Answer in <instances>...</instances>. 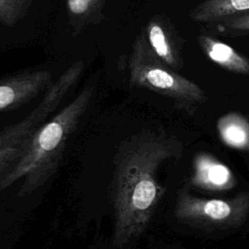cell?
Listing matches in <instances>:
<instances>
[{
    "label": "cell",
    "mask_w": 249,
    "mask_h": 249,
    "mask_svg": "<svg viewBox=\"0 0 249 249\" xmlns=\"http://www.w3.org/2000/svg\"><path fill=\"white\" fill-rule=\"evenodd\" d=\"M182 149L179 139L150 130L132 135L119 146L110 184L113 247L124 248L146 230L164 194L158 170L166 160L180 157Z\"/></svg>",
    "instance_id": "6da1fadb"
},
{
    "label": "cell",
    "mask_w": 249,
    "mask_h": 249,
    "mask_svg": "<svg viewBox=\"0 0 249 249\" xmlns=\"http://www.w3.org/2000/svg\"><path fill=\"white\" fill-rule=\"evenodd\" d=\"M105 0H66L67 13L75 31H80L89 24L97 23L102 18Z\"/></svg>",
    "instance_id": "8fae6325"
},
{
    "label": "cell",
    "mask_w": 249,
    "mask_h": 249,
    "mask_svg": "<svg viewBox=\"0 0 249 249\" xmlns=\"http://www.w3.org/2000/svg\"><path fill=\"white\" fill-rule=\"evenodd\" d=\"M142 34L152 52L163 63L172 69L180 67L178 53L171 39V34L160 18L154 17L151 18Z\"/></svg>",
    "instance_id": "ba28073f"
},
{
    "label": "cell",
    "mask_w": 249,
    "mask_h": 249,
    "mask_svg": "<svg viewBox=\"0 0 249 249\" xmlns=\"http://www.w3.org/2000/svg\"><path fill=\"white\" fill-rule=\"evenodd\" d=\"M249 214V193L230 199L201 198L184 190L178 192L174 215L182 223L211 229L236 228Z\"/></svg>",
    "instance_id": "5b68a950"
},
{
    "label": "cell",
    "mask_w": 249,
    "mask_h": 249,
    "mask_svg": "<svg viewBox=\"0 0 249 249\" xmlns=\"http://www.w3.org/2000/svg\"><path fill=\"white\" fill-rule=\"evenodd\" d=\"M78 82L79 77L74 71L65 70L44 91L41 101L27 116L0 129V178L18 162L34 131L47 121Z\"/></svg>",
    "instance_id": "277c9868"
},
{
    "label": "cell",
    "mask_w": 249,
    "mask_h": 249,
    "mask_svg": "<svg viewBox=\"0 0 249 249\" xmlns=\"http://www.w3.org/2000/svg\"><path fill=\"white\" fill-rule=\"evenodd\" d=\"M33 0H0V23L14 26L26 16Z\"/></svg>",
    "instance_id": "4fadbf2b"
},
{
    "label": "cell",
    "mask_w": 249,
    "mask_h": 249,
    "mask_svg": "<svg viewBox=\"0 0 249 249\" xmlns=\"http://www.w3.org/2000/svg\"><path fill=\"white\" fill-rule=\"evenodd\" d=\"M227 30L234 32L249 31V12L227 17L216 23Z\"/></svg>",
    "instance_id": "5bb4252c"
},
{
    "label": "cell",
    "mask_w": 249,
    "mask_h": 249,
    "mask_svg": "<svg viewBox=\"0 0 249 249\" xmlns=\"http://www.w3.org/2000/svg\"><path fill=\"white\" fill-rule=\"evenodd\" d=\"M93 91L92 86H86L70 103L34 131L18 162L0 178V192L22 179L18 196H27L55 174L68 140L86 113Z\"/></svg>",
    "instance_id": "7a4b0ae2"
},
{
    "label": "cell",
    "mask_w": 249,
    "mask_h": 249,
    "mask_svg": "<svg viewBox=\"0 0 249 249\" xmlns=\"http://www.w3.org/2000/svg\"><path fill=\"white\" fill-rule=\"evenodd\" d=\"M218 129L225 143L245 149L249 146V123L237 114H228L218 122Z\"/></svg>",
    "instance_id": "7c38bea8"
},
{
    "label": "cell",
    "mask_w": 249,
    "mask_h": 249,
    "mask_svg": "<svg viewBox=\"0 0 249 249\" xmlns=\"http://www.w3.org/2000/svg\"><path fill=\"white\" fill-rule=\"evenodd\" d=\"M246 12H249V0H203L193 8L190 18L196 22L210 24Z\"/></svg>",
    "instance_id": "30bf717a"
},
{
    "label": "cell",
    "mask_w": 249,
    "mask_h": 249,
    "mask_svg": "<svg viewBox=\"0 0 249 249\" xmlns=\"http://www.w3.org/2000/svg\"><path fill=\"white\" fill-rule=\"evenodd\" d=\"M192 183L204 189L220 191L231 188L234 177L228 166L211 156L201 154L195 160Z\"/></svg>",
    "instance_id": "52a82bcc"
},
{
    "label": "cell",
    "mask_w": 249,
    "mask_h": 249,
    "mask_svg": "<svg viewBox=\"0 0 249 249\" xmlns=\"http://www.w3.org/2000/svg\"><path fill=\"white\" fill-rule=\"evenodd\" d=\"M198 42L208 58L222 68L233 73L249 75V59L228 44L207 35H199Z\"/></svg>",
    "instance_id": "9c48e42d"
},
{
    "label": "cell",
    "mask_w": 249,
    "mask_h": 249,
    "mask_svg": "<svg viewBox=\"0 0 249 249\" xmlns=\"http://www.w3.org/2000/svg\"><path fill=\"white\" fill-rule=\"evenodd\" d=\"M53 82L52 73L44 69L25 70L0 78V113L30 102L46 91Z\"/></svg>",
    "instance_id": "8992f818"
},
{
    "label": "cell",
    "mask_w": 249,
    "mask_h": 249,
    "mask_svg": "<svg viewBox=\"0 0 249 249\" xmlns=\"http://www.w3.org/2000/svg\"><path fill=\"white\" fill-rule=\"evenodd\" d=\"M127 70L131 86L166 96L180 106L195 107L207 100L197 84L176 73L152 52L142 32L133 42Z\"/></svg>",
    "instance_id": "3957f363"
}]
</instances>
